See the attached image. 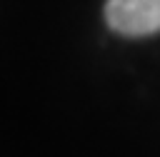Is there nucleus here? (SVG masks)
<instances>
[{"label": "nucleus", "mask_w": 160, "mask_h": 157, "mask_svg": "<svg viewBox=\"0 0 160 157\" xmlns=\"http://www.w3.org/2000/svg\"><path fill=\"white\" fill-rule=\"evenodd\" d=\"M105 22L118 35L128 37L160 32V0H108Z\"/></svg>", "instance_id": "1"}]
</instances>
